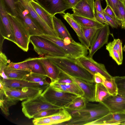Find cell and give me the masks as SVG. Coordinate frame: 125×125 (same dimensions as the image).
<instances>
[{
    "label": "cell",
    "mask_w": 125,
    "mask_h": 125,
    "mask_svg": "<svg viewBox=\"0 0 125 125\" xmlns=\"http://www.w3.org/2000/svg\"><path fill=\"white\" fill-rule=\"evenodd\" d=\"M67 110L72 118L69 121L65 122L64 125H87L111 113L109 109L102 102L94 104L89 102L84 108Z\"/></svg>",
    "instance_id": "6da1fadb"
},
{
    "label": "cell",
    "mask_w": 125,
    "mask_h": 125,
    "mask_svg": "<svg viewBox=\"0 0 125 125\" xmlns=\"http://www.w3.org/2000/svg\"><path fill=\"white\" fill-rule=\"evenodd\" d=\"M44 57L52 61L66 74L89 82L94 83V75L80 65L76 59L67 57Z\"/></svg>",
    "instance_id": "7a4b0ae2"
},
{
    "label": "cell",
    "mask_w": 125,
    "mask_h": 125,
    "mask_svg": "<svg viewBox=\"0 0 125 125\" xmlns=\"http://www.w3.org/2000/svg\"><path fill=\"white\" fill-rule=\"evenodd\" d=\"M30 42L34 50L40 56L68 57L66 53L54 43L39 36H31Z\"/></svg>",
    "instance_id": "3957f363"
},
{
    "label": "cell",
    "mask_w": 125,
    "mask_h": 125,
    "mask_svg": "<svg viewBox=\"0 0 125 125\" xmlns=\"http://www.w3.org/2000/svg\"><path fill=\"white\" fill-rule=\"evenodd\" d=\"M21 105L23 113L30 119L33 118L36 115L45 110L62 108L50 103L41 94L24 100L21 103Z\"/></svg>",
    "instance_id": "277c9868"
},
{
    "label": "cell",
    "mask_w": 125,
    "mask_h": 125,
    "mask_svg": "<svg viewBox=\"0 0 125 125\" xmlns=\"http://www.w3.org/2000/svg\"><path fill=\"white\" fill-rule=\"evenodd\" d=\"M39 36L53 42L61 48L67 55L68 57L77 59L86 56L88 50L82 44L66 42L58 37L50 35L42 34Z\"/></svg>",
    "instance_id": "5b68a950"
},
{
    "label": "cell",
    "mask_w": 125,
    "mask_h": 125,
    "mask_svg": "<svg viewBox=\"0 0 125 125\" xmlns=\"http://www.w3.org/2000/svg\"><path fill=\"white\" fill-rule=\"evenodd\" d=\"M8 14L13 30L15 44L24 51L27 52L30 38L28 29L16 16L10 12H8Z\"/></svg>",
    "instance_id": "8992f818"
},
{
    "label": "cell",
    "mask_w": 125,
    "mask_h": 125,
    "mask_svg": "<svg viewBox=\"0 0 125 125\" xmlns=\"http://www.w3.org/2000/svg\"><path fill=\"white\" fill-rule=\"evenodd\" d=\"M41 95L50 103L62 108L79 96L72 93L57 91L50 85L43 91Z\"/></svg>",
    "instance_id": "52a82bcc"
},
{
    "label": "cell",
    "mask_w": 125,
    "mask_h": 125,
    "mask_svg": "<svg viewBox=\"0 0 125 125\" xmlns=\"http://www.w3.org/2000/svg\"><path fill=\"white\" fill-rule=\"evenodd\" d=\"M16 16L27 27L31 36L43 34L28 10L18 0L15 4Z\"/></svg>",
    "instance_id": "ba28073f"
},
{
    "label": "cell",
    "mask_w": 125,
    "mask_h": 125,
    "mask_svg": "<svg viewBox=\"0 0 125 125\" xmlns=\"http://www.w3.org/2000/svg\"><path fill=\"white\" fill-rule=\"evenodd\" d=\"M4 91L7 96L22 101L34 97L42 94L44 91L38 89L24 87L14 88L4 86Z\"/></svg>",
    "instance_id": "9c48e42d"
},
{
    "label": "cell",
    "mask_w": 125,
    "mask_h": 125,
    "mask_svg": "<svg viewBox=\"0 0 125 125\" xmlns=\"http://www.w3.org/2000/svg\"><path fill=\"white\" fill-rule=\"evenodd\" d=\"M4 0H0V34L15 43L14 34Z\"/></svg>",
    "instance_id": "30bf717a"
},
{
    "label": "cell",
    "mask_w": 125,
    "mask_h": 125,
    "mask_svg": "<svg viewBox=\"0 0 125 125\" xmlns=\"http://www.w3.org/2000/svg\"><path fill=\"white\" fill-rule=\"evenodd\" d=\"M76 59L80 65L94 75L99 73L107 79L113 77L108 72L104 64L96 62L92 58L83 56Z\"/></svg>",
    "instance_id": "8fae6325"
},
{
    "label": "cell",
    "mask_w": 125,
    "mask_h": 125,
    "mask_svg": "<svg viewBox=\"0 0 125 125\" xmlns=\"http://www.w3.org/2000/svg\"><path fill=\"white\" fill-rule=\"evenodd\" d=\"M48 13L53 16L57 13L64 14L71 9L65 0H34Z\"/></svg>",
    "instance_id": "7c38bea8"
},
{
    "label": "cell",
    "mask_w": 125,
    "mask_h": 125,
    "mask_svg": "<svg viewBox=\"0 0 125 125\" xmlns=\"http://www.w3.org/2000/svg\"><path fill=\"white\" fill-rule=\"evenodd\" d=\"M21 3L28 11L31 16L41 29L43 34L58 37L55 31L52 30L40 17L31 6L30 0H19Z\"/></svg>",
    "instance_id": "4fadbf2b"
},
{
    "label": "cell",
    "mask_w": 125,
    "mask_h": 125,
    "mask_svg": "<svg viewBox=\"0 0 125 125\" xmlns=\"http://www.w3.org/2000/svg\"><path fill=\"white\" fill-rule=\"evenodd\" d=\"M109 25L105 24L100 28L93 42L89 49L88 57L92 58L95 52L105 44L108 43L110 34Z\"/></svg>",
    "instance_id": "5bb4252c"
},
{
    "label": "cell",
    "mask_w": 125,
    "mask_h": 125,
    "mask_svg": "<svg viewBox=\"0 0 125 125\" xmlns=\"http://www.w3.org/2000/svg\"><path fill=\"white\" fill-rule=\"evenodd\" d=\"M72 9L75 15L96 20L94 0H81Z\"/></svg>",
    "instance_id": "9a60e30c"
},
{
    "label": "cell",
    "mask_w": 125,
    "mask_h": 125,
    "mask_svg": "<svg viewBox=\"0 0 125 125\" xmlns=\"http://www.w3.org/2000/svg\"><path fill=\"white\" fill-rule=\"evenodd\" d=\"M102 102L109 109L111 113H122L125 111V96L118 94L110 96Z\"/></svg>",
    "instance_id": "2e32d148"
},
{
    "label": "cell",
    "mask_w": 125,
    "mask_h": 125,
    "mask_svg": "<svg viewBox=\"0 0 125 125\" xmlns=\"http://www.w3.org/2000/svg\"><path fill=\"white\" fill-rule=\"evenodd\" d=\"M125 122V113H110L87 125H116Z\"/></svg>",
    "instance_id": "e0dca14e"
},
{
    "label": "cell",
    "mask_w": 125,
    "mask_h": 125,
    "mask_svg": "<svg viewBox=\"0 0 125 125\" xmlns=\"http://www.w3.org/2000/svg\"><path fill=\"white\" fill-rule=\"evenodd\" d=\"M3 84L5 87L14 88L28 87L44 90L49 85H41L38 83L28 81L24 80L4 79L0 77Z\"/></svg>",
    "instance_id": "ac0fdd59"
},
{
    "label": "cell",
    "mask_w": 125,
    "mask_h": 125,
    "mask_svg": "<svg viewBox=\"0 0 125 125\" xmlns=\"http://www.w3.org/2000/svg\"><path fill=\"white\" fill-rule=\"evenodd\" d=\"M67 75L82 89L84 93L83 96L89 102L95 101V83L89 82Z\"/></svg>",
    "instance_id": "d6986e66"
},
{
    "label": "cell",
    "mask_w": 125,
    "mask_h": 125,
    "mask_svg": "<svg viewBox=\"0 0 125 125\" xmlns=\"http://www.w3.org/2000/svg\"><path fill=\"white\" fill-rule=\"evenodd\" d=\"M62 16L76 32L81 44L89 50L90 44L84 35L82 27L74 19L71 14L67 12Z\"/></svg>",
    "instance_id": "ffe728a7"
},
{
    "label": "cell",
    "mask_w": 125,
    "mask_h": 125,
    "mask_svg": "<svg viewBox=\"0 0 125 125\" xmlns=\"http://www.w3.org/2000/svg\"><path fill=\"white\" fill-rule=\"evenodd\" d=\"M38 58L44 67L47 76L51 80L50 83L56 81L61 73L60 70L53 62L44 56Z\"/></svg>",
    "instance_id": "44dd1931"
},
{
    "label": "cell",
    "mask_w": 125,
    "mask_h": 125,
    "mask_svg": "<svg viewBox=\"0 0 125 125\" xmlns=\"http://www.w3.org/2000/svg\"><path fill=\"white\" fill-rule=\"evenodd\" d=\"M53 20L55 30L58 38L69 42H76L73 39L66 27L60 19L55 16L53 17Z\"/></svg>",
    "instance_id": "7402d4cb"
},
{
    "label": "cell",
    "mask_w": 125,
    "mask_h": 125,
    "mask_svg": "<svg viewBox=\"0 0 125 125\" xmlns=\"http://www.w3.org/2000/svg\"><path fill=\"white\" fill-rule=\"evenodd\" d=\"M30 3L42 20L52 30L55 31L53 22V16L48 13L35 0H30Z\"/></svg>",
    "instance_id": "603a6c76"
},
{
    "label": "cell",
    "mask_w": 125,
    "mask_h": 125,
    "mask_svg": "<svg viewBox=\"0 0 125 125\" xmlns=\"http://www.w3.org/2000/svg\"><path fill=\"white\" fill-rule=\"evenodd\" d=\"M19 101L6 96L4 91H0V106L2 113L6 116H8L10 115V107L16 104Z\"/></svg>",
    "instance_id": "cb8c5ba5"
},
{
    "label": "cell",
    "mask_w": 125,
    "mask_h": 125,
    "mask_svg": "<svg viewBox=\"0 0 125 125\" xmlns=\"http://www.w3.org/2000/svg\"><path fill=\"white\" fill-rule=\"evenodd\" d=\"M48 116L54 121L55 125L68 122L72 118L70 112L64 108L59 109L56 113Z\"/></svg>",
    "instance_id": "d4e9b609"
},
{
    "label": "cell",
    "mask_w": 125,
    "mask_h": 125,
    "mask_svg": "<svg viewBox=\"0 0 125 125\" xmlns=\"http://www.w3.org/2000/svg\"><path fill=\"white\" fill-rule=\"evenodd\" d=\"M71 15L74 19L82 27L99 28L103 26L104 24L94 20L78 16L73 13Z\"/></svg>",
    "instance_id": "484cf974"
},
{
    "label": "cell",
    "mask_w": 125,
    "mask_h": 125,
    "mask_svg": "<svg viewBox=\"0 0 125 125\" xmlns=\"http://www.w3.org/2000/svg\"><path fill=\"white\" fill-rule=\"evenodd\" d=\"M26 60L31 72L47 76L44 67L38 58H29Z\"/></svg>",
    "instance_id": "4316f807"
},
{
    "label": "cell",
    "mask_w": 125,
    "mask_h": 125,
    "mask_svg": "<svg viewBox=\"0 0 125 125\" xmlns=\"http://www.w3.org/2000/svg\"><path fill=\"white\" fill-rule=\"evenodd\" d=\"M4 72L9 79L23 80L31 72L11 68L8 65Z\"/></svg>",
    "instance_id": "83f0119b"
},
{
    "label": "cell",
    "mask_w": 125,
    "mask_h": 125,
    "mask_svg": "<svg viewBox=\"0 0 125 125\" xmlns=\"http://www.w3.org/2000/svg\"><path fill=\"white\" fill-rule=\"evenodd\" d=\"M89 102L83 96H78L67 104L64 108L68 110H75L85 108Z\"/></svg>",
    "instance_id": "f1b7e54d"
},
{
    "label": "cell",
    "mask_w": 125,
    "mask_h": 125,
    "mask_svg": "<svg viewBox=\"0 0 125 125\" xmlns=\"http://www.w3.org/2000/svg\"><path fill=\"white\" fill-rule=\"evenodd\" d=\"M110 96L106 88L103 84L95 83V101L99 103L102 102Z\"/></svg>",
    "instance_id": "f546056e"
},
{
    "label": "cell",
    "mask_w": 125,
    "mask_h": 125,
    "mask_svg": "<svg viewBox=\"0 0 125 125\" xmlns=\"http://www.w3.org/2000/svg\"><path fill=\"white\" fill-rule=\"evenodd\" d=\"M106 49L109 52V55L118 65L122 63L120 60L117 46L116 39H114L112 42L107 43Z\"/></svg>",
    "instance_id": "4dcf8cb0"
},
{
    "label": "cell",
    "mask_w": 125,
    "mask_h": 125,
    "mask_svg": "<svg viewBox=\"0 0 125 125\" xmlns=\"http://www.w3.org/2000/svg\"><path fill=\"white\" fill-rule=\"evenodd\" d=\"M103 84L111 96H115L118 94V89L114 77L110 79L105 78L104 80Z\"/></svg>",
    "instance_id": "1f68e13d"
},
{
    "label": "cell",
    "mask_w": 125,
    "mask_h": 125,
    "mask_svg": "<svg viewBox=\"0 0 125 125\" xmlns=\"http://www.w3.org/2000/svg\"><path fill=\"white\" fill-rule=\"evenodd\" d=\"M82 27L84 35L89 42L90 46L92 44L100 28Z\"/></svg>",
    "instance_id": "d6a6232c"
},
{
    "label": "cell",
    "mask_w": 125,
    "mask_h": 125,
    "mask_svg": "<svg viewBox=\"0 0 125 125\" xmlns=\"http://www.w3.org/2000/svg\"><path fill=\"white\" fill-rule=\"evenodd\" d=\"M118 16L117 20L118 25L122 28L125 27V1L119 0L118 7Z\"/></svg>",
    "instance_id": "836d02e7"
},
{
    "label": "cell",
    "mask_w": 125,
    "mask_h": 125,
    "mask_svg": "<svg viewBox=\"0 0 125 125\" xmlns=\"http://www.w3.org/2000/svg\"><path fill=\"white\" fill-rule=\"evenodd\" d=\"M48 77L44 75L38 74L31 72L23 79L30 82L38 83L44 81H46Z\"/></svg>",
    "instance_id": "e575fe53"
},
{
    "label": "cell",
    "mask_w": 125,
    "mask_h": 125,
    "mask_svg": "<svg viewBox=\"0 0 125 125\" xmlns=\"http://www.w3.org/2000/svg\"><path fill=\"white\" fill-rule=\"evenodd\" d=\"M69 93L78 96H83L84 93L79 86L75 82L70 84H63Z\"/></svg>",
    "instance_id": "d590c367"
},
{
    "label": "cell",
    "mask_w": 125,
    "mask_h": 125,
    "mask_svg": "<svg viewBox=\"0 0 125 125\" xmlns=\"http://www.w3.org/2000/svg\"><path fill=\"white\" fill-rule=\"evenodd\" d=\"M8 66L13 69L31 72L26 59L23 61L18 63L11 62L9 63Z\"/></svg>",
    "instance_id": "8d00e7d4"
},
{
    "label": "cell",
    "mask_w": 125,
    "mask_h": 125,
    "mask_svg": "<svg viewBox=\"0 0 125 125\" xmlns=\"http://www.w3.org/2000/svg\"><path fill=\"white\" fill-rule=\"evenodd\" d=\"M32 123L34 125H55L54 121L48 116L34 118Z\"/></svg>",
    "instance_id": "74e56055"
},
{
    "label": "cell",
    "mask_w": 125,
    "mask_h": 125,
    "mask_svg": "<svg viewBox=\"0 0 125 125\" xmlns=\"http://www.w3.org/2000/svg\"><path fill=\"white\" fill-rule=\"evenodd\" d=\"M60 71L61 72L58 78L56 81L53 83H57L62 84H70L74 82L67 74Z\"/></svg>",
    "instance_id": "f35d334b"
},
{
    "label": "cell",
    "mask_w": 125,
    "mask_h": 125,
    "mask_svg": "<svg viewBox=\"0 0 125 125\" xmlns=\"http://www.w3.org/2000/svg\"><path fill=\"white\" fill-rule=\"evenodd\" d=\"M59 109H50L45 110L36 115L33 118H37L50 116L57 112Z\"/></svg>",
    "instance_id": "ab89813d"
},
{
    "label": "cell",
    "mask_w": 125,
    "mask_h": 125,
    "mask_svg": "<svg viewBox=\"0 0 125 125\" xmlns=\"http://www.w3.org/2000/svg\"><path fill=\"white\" fill-rule=\"evenodd\" d=\"M105 0L107 5H109L113 10L116 16L117 20L118 16V7L120 0Z\"/></svg>",
    "instance_id": "60d3db41"
},
{
    "label": "cell",
    "mask_w": 125,
    "mask_h": 125,
    "mask_svg": "<svg viewBox=\"0 0 125 125\" xmlns=\"http://www.w3.org/2000/svg\"><path fill=\"white\" fill-rule=\"evenodd\" d=\"M118 90L125 91V76L114 77Z\"/></svg>",
    "instance_id": "b9f144b4"
},
{
    "label": "cell",
    "mask_w": 125,
    "mask_h": 125,
    "mask_svg": "<svg viewBox=\"0 0 125 125\" xmlns=\"http://www.w3.org/2000/svg\"><path fill=\"white\" fill-rule=\"evenodd\" d=\"M103 15L109 25L113 28H118L119 25L116 19L111 17L104 12Z\"/></svg>",
    "instance_id": "7bdbcfd3"
},
{
    "label": "cell",
    "mask_w": 125,
    "mask_h": 125,
    "mask_svg": "<svg viewBox=\"0 0 125 125\" xmlns=\"http://www.w3.org/2000/svg\"><path fill=\"white\" fill-rule=\"evenodd\" d=\"M13 15L16 16L15 4L19 0H4Z\"/></svg>",
    "instance_id": "ee69618b"
},
{
    "label": "cell",
    "mask_w": 125,
    "mask_h": 125,
    "mask_svg": "<svg viewBox=\"0 0 125 125\" xmlns=\"http://www.w3.org/2000/svg\"><path fill=\"white\" fill-rule=\"evenodd\" d=\"M95 16L96 20L98 22L103 24H106L108 25L103 14L95 10Z\"/></svg>",
    "instance_id": "f6af8a7d"
},
{
    "label": "cell",
    "mask_w": 125,
    "mask_h": 125,
    "mask_svg": "<svg viewBox=\"0 0 125 125\" xmlns=\"http://www.w3.org/2000/svg\"><path fill=\"white\" fill-rule=\"evenodd\" d=\"M106 78L99 73H95L94 75V82L95 83H100L103 84L104 79Z\"/></svg>",
    "instance_id": "bcb514c9"
},
{
    "label": "cell",
    "mask_w": 125,
    "mask_h": 125,
    "mask_svg": "<svg viewBox=\"0 0 125 125\" xmlns=\"http://www.w3.org/2000/svg\"><path fill=\"white\" fill-rule=\"evenodd\" d=\"M103 12L104 13L111 17L116 19V16L113 10L108 5H107L105 8L103 10Z\"/></svg>",
    "instance_id": "7dc6e473"
},
{
    "label": "cell",
    "mask_w": 125,
    "mask_h": 125,
    "mask_svg": "<svg viewBox=\"0 0 125 125\" xmlns=\"http://www.w3.org/2000/svg\"><path fill=\"white\" fill-rule=\"evenodd\" d=\"M117 45L118 49V52L121 60L123 62V49L122 42L119 39H116Z\"/></svg>",
    "instance_id": "c3c4849f"
},
{
    "label": "cell",
    "mask_w": 125,
    "mask_h": 125,
    "mask_svg": "<svg viewBox=\"0 0 125 125\" xmlns=\"http://www.w3.org/2000/svg\"><path fill=\"white\" fill-rule=\"evenodd\" d=\"M8 60L5 55L2 52H0V66L7 65Z\"/></svg>",
    "instance_id": "681fc988"
},
{
    "label": "cell",
    "mask_w": 125,
    "mask_h": 125,
    "mask_svg": "<svg viewBox=\"0 0 125 125\" xmlns=\"http://www.w3.org/2000/svg\"><path fill=\"white\" fill-rule=\"evenodd\" d=\"M95 10L103 14V9L102 8L100 0H95L94 2Z\"/></svg>",
    "instance_id": "f907efd6"
},
{
    "label": "cell",
    "mask_w": 125,
    "mask_h": 125,
    "mask_svg": "<svg viewBox=\"0 0 125 125\" xmlns=\"http://www.w3.org/2000/svg\"><path fill=\"white\" fill-rule=\"evenodd\" d=\"M81 0H65L67 4L73 9L75 6Z\"/></svg>",
    "instance_id": "816d5d0a"
},
{
    "label": "cell",
    "mask_w": 125,
    "mask_h": 125,
    "mask_svg": "<svg viewBox=\"0 0 125 125\" xmlns=\"http://www.w3.org/2000/svg\"><path fill=\"white\" fill-rule=\"evenodd\" d=\"M7 66V65H6L0 66V77L3 79H9L8 77L5 74L4 72V70Z\"/></svg>",
    "instance_id": "f5cc1de1"
},
{
    "label": "cell",
    "mask_w": 125,
    "mask_h": 125,
    "mask_svg": "<svg viewBox=\"0 0 125 125\" xmlns=\"http://www.w3.org/2000/svg\"><path fill=\"white\" fill-rule=\"evenodd\" d=\"M0 35V52H1L2 50V46L3 43L5 39L4 38L1 34Z\"/></svg>",
    "instance_id": "db71d44e"
},
{
    "label": "cell",
    "mask_w": 125,
    "mask_h": 125,
    "mask_svg": "<svg viewBox=\"0 0 125 125\" xmlns=\"http://www.w3.org/2000/svg\"><path fill=\"white\" fill-rule=\"evenodd\" d=\"M118 94L125 96V91L118 90Z\"/></svg>",
    "instance_id": "11a10c76"
},
{
    "label": "cell",
    "mask_w": 125,
    "mask_h": 125,
    "mask_svg": "<svg viewBox=\"0 0 125 125\" xmlns=\"http://www.w3.org/2000/svg\"><path fill=\"white\" fill-rule=\"evenodd\" d=\"M120 125H125V122L121 123Z\"/></svg>",
    "instance_id": "9f6ffc18"
},
{
    "label": "cell",
    "mask_w": 125,
    "mask_h": 125,
    "mask_svg": "<svg viewBox=\"0 0 125 125\" xmlns=\"http://www.w3.org/2000/svg\"><path fill=\"white\" fill-rule=\"evenodd\" d=\"M123 50L124 51H125V44L123 48Z\"/></svg>",
    "instance_id": "6f0895ef"
},
{
    "label": "cell",
    "mask_w": 125,
    "mask_h": 125,
    "mask_svg": "<svg viewBox=\"0 0 125 125\" xmlns=\"http://www.w3.org/2000/svg\"><path fill=\"white\" fill-rule=\"evenodd\" d=\"M120 0L122 2L125 1V0Z\"/></svg>",
    "instance_id": "680465c9"
},
{
    "label": "cell",
    "mask_w": 125,
    "mask_h": 125,
    "mask_svg": "<svg viewBox=\"0 0 125 125\" xmlns=\"http://www.w3.org/2000/svg\"><path fill=\"white\" fill-rule=\"evenodd\" d=\"M124 29H125V28H124Z\"/></svg>",
    "instance_id": "91938a15"
},
{
    "label": "cell",
    "mask_w": 125,
    "mask_h": 125,
    "mask_svg": "<svg viewBox=\"0 0 125 125\" xmlns=\"http://www.w3.org/2000/svg\"><path fill=\"white\" fill-rule=\"evenodd\" d=\"M124 113H125V111L124 112Z\"/></svg>",
    "instance_id": "94428289"
},
{
    "label": "cell",
    "mask_w": 125,
    "mask_h": 125,
    "mask_svg": "<svg viewBox=\"0 0 125 125\" xmlns=\"http://www.w3.org/2000/svg\"></svg>",
    "instance_id": "6125c7cd"
}]
</instances>
